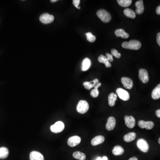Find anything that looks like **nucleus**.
Wrapping results in <instances>:
<instances>
[{
  "instance_id": "f257e3e1",
  "label": "nucleus",
  "mask_w": 160,
  "mask_h": 160,
  "mask_svg": "<svg viewBox=\"0 0 160 160\" xmlns=\"http://www.w3.org/2000/svg\"><path fill=\"white\" fill-rule=\"evenodd\" d=\"M141 44L139 41L133 40L129 42H124L122 44V47L125 49L132 50H138L141 48Z\"/></svg>"
},
{
  "instance_id": "f03ea898",
  "label": "nucleus",
  "mask_w": 160,
  "mask_h": 160,
  "mask_svg": "<svg viewBox=\"0 0 160 160\" xmlns=\"http://www.w3.org/2000/svg\"><path fill=\"white\" fill-rule=\"evenodd\" d=\"M98 17L104 23H108L111 20V16L106 10L101 9L98 10L97 12Z\"/></svg>"
},
{
  "instance_id": "7ed1b4c3",
  "label": "nucleus",
  "mask_w": 160,
  "mask_h": 160,
  "mask_svg": "<svg viewBox=\"0 0 160 160\" xmlns=\"http://www.w3.org/2000/svg\"><path fill=\"white\" fill-rule=\"evenodd\" d=\"M89 109V104L86 100H81L79 101L77 106V110L79 114H85L88 111Z\"/></svg>"
},
{
  "instance_id": "20e7f679",
  "label": "nucleus",
  "mask_w": 160,
  "mask_h": 160,
  "mask_svg": "<svg viewBox=\"0 0 160 160\" xmlns=\"http://www.w3.org/2000/svg\"><path fill=\"white\" fill-rule=\"evenodd\" d=\"M65 129V125L63 122L58 121L56 122L54 125L51 126L50 130L54 133H59L62 132Z\"/></svg>"
},
{
  "instance_id": "39448f33",
  "label": "nucleus",
  "mask_w": 160,
  "mask_h": 160,
  "mask_svg": "<svg viewBox=\"0 0 160 160\" xmlns=\"http://www.w3.org/2000/svg\"><path fill=\"white\" fill-rule=\"evenodd\" d=\"M54 19V17L53 15H50L48 13H43L42 14L40 17V20L41 22L45 24L52 23Z\"/></svg>"
},
{
  "instance_id": "423d86ee",
  "label": "nucleus",
  "mask_w": 160,
  "mask_h": 160,
  "mask_svg": "<svg viewBox=\"0 0 160 160\" xmlns=\"http://www.w3.org/2000/svg\"><path fill=\"white\" fill-rule=\"evenodd\" d=\"M137 146L141 151L144 153H147L149 151V144L145 139H140L138 140Z\"/></svg>"
},
{
  "instance_id": "0eeeda50",
  "label": "nucleus",
  "mask_w": 160,
  "mask_h": 160,
  "mask_svg": "<svg viewBox=\"0 0 160 160\" xmlns=\"http://www.w3.org/2000/svg\"><path fill=\"white\" fill-rule=\"evenodd\" d=\"M116 93L118 96L121 99L125 101H127L130 99V95L129 93L123 89H117Z\"/></svg>"
},
{
  "instance_id": "6e6552de",
  "label": "nucleus",
  "mask_w": 160,
  "mask_h": 160,
  "mask_svg": "<svg viewBox=\"0 0 160 160\" xmlns=\"http://www.w3.org/2000/svg\"><path fill=\"white\" fill-rule=\"evenodd\" d=\"M81 141V138L80 137L74 136L69 138L67 141V143L70 147H73L79 145Z\"/></svg>"
},
{
  "instance_id": "1a4fd4ad",
  "label": "nucleus",
  "mask_w": 160,
  "mask_h": 160,
  "mask_svg": "<svg viewBox=\"0 0 160 160\" xmlns=\"http://www.w3.org/2000/svg\"><path fill=\"white\" fill-rule=\"evenodd\" d=\"M138 125L139 126L140 128L142 129H146V130H149L153 128L154 127V124L152 121H143V120H140L138 123Z\"/></svg>"
},
{
  "instance_id": "9d476101",
  "label": "nucleus",
  "mask_w": 160,
  "mask_h": 160,
  "mask_svg": "<svg viewBox=\"0 0 160 160\" xmlns=\"http://www.w3.org/2000/svg\"><path fill=\"white\" fill-rule=\"evenodd\" d=\"M139 78L143 83H148L149 81L148 71L145 69H140L139 71Z\"/></svg>"
},
{
  "instance_id": "9b49d317",
  "label": "nucleus",
  "mask_w": 160,
  "mask_h": 160,
  "mask_svg": "<svg viewBox=\"0 0 160 160\" xmlns=\"http://www.w3.org/2000/svg\"><path fill=\"white\" fill-rule=\"evenodd\" d=\"M125 121L126 126L128 127V128L132 129L135 126L136 121L135 118L132 116H126L125 117Z\"/></svg>"
},
{
  "instance_id": "f8f14e48",
  "label": "nucleus",
  "mask_w": 160,
  "mask_h": 160,
  "mask_svg": "<svg viewBox=\"0 0 160 160\" xmlns=\"http://www.w3.org/2000/svg\"><path fill=\"white\" fill-rule=\"evenodd\" d=\"M116 121L114 117H110L108 119L107 122L106 124V129L108 131H111L115 127Z\"/></svg>"
},
{
  "instance_id": "ddd939ff",
  "label": "nucleus",
  "mask_w": 160,
  "mask_h": 160,
  "mask_svg": "<svg viewBox=\"0 0 160 160\" xmlns=\"http://www.w3.org/2000/svg\"><path fill=\"white\" fill-rule=\"evenodd\" d=\"M121 81L126 88L130 89L133 86V81L130 78L126 77H122L121 79Z\"/></svg>"
},
{
  "instance_id": "4468645a",
  "label": "nucleus",
  "mask_w": 160,
  "mask_h": 160,
  "mask_svg": "<svg viewBox=\"0 0 160 160\" xmlns=\"http://www.w3.org/2000/svg\"><path fill=\"white\" fill-rule=\"evenodd\" d=\"M30 158V160H44V157L42 154L37 151L31 152Z\"/></svg>"
},
{
  "instance_id": "2eb2a0df",
  "label": "nucleus",
  "mask_w": 160,
  "mask_h": 160,
  "mask_svg": "<svg viewBox=\"0 0 160 160\" xmlns=\"http://www.w3.org/2000/svg\"><path fill=\"white\" fill-rule=\"evenodd\" d=\"M99 83V79H95L91 81H85L83 83V85L86 89L90 90Z\"/></svg>"
},
{
  "instance_id": "dca6fc26",
  "label": "nucleus",
  "mask_w": 160,
  "mask_h": 160,
  "mask_svg": "<svg viewBox=\"0 0 160 160\" xmlns=\"http://www.w3.org/2000/svg\"><path fill=\"white\" fill-rule=\"evenodd\" d=\"M104 141V136L99 135L96 136L93 138L91 141V145L93 146H96L97 145L102 144Z\"/></svg>"
},
{
  "instance_id": "f3484780",
  "label": "nucleus",
  "mask_w": 160,
  "mask_h": 160,
  "mask_svg": "<svg viewBox=\"0 0 160 160\" xmlns=\"http://www.w3.org/2000/svg\"><path fill=\"white\" fill-rule=\"evenodd\" d=\"M135 6H136V13L137 14H141L144 12V6L143 5V1L141 0L137 1L135 3Z\"/></svg>"
},
{
  "instance_id": "a211bd4d",
  "label": "nucleus",
  "mask_w": 160,
  "mask_h": 160,
  "mask_svg": "<svg viewBox=\"0 0 160 160\" xmlns=\"http://www.w3.org/2000/svg\"><path fill=\"white\" fill-rule=\"evenodd\" d=\"M117 95L114 93H111L108 95V104L110 106L112 107L114 106L115 102L117 99Z\"/></svg>"
},
{
  "instance_id": "6ab92c4d",
  "label": "nucleus",
  "mask_w": 160,
  "mask_h": 160,
  "mask_svg": "<svg viewBox=\"0 0 160 160\" xmlns=\"http://www.w3.org/2000/svg\"><path fill=\"white\" fill-rule=\"evenodd\" d=\"M152 99L157 100L160 98V84H158L153 90L152 93Z\"/></svg>"
},
{
  "instance_id": "aec40b11",
  "label": "nucleus",
  "mask_w": 160,
  "mask_h": 160,
  "mask_svg": "<svg viewBox=\"0 0 160 160\" xmlns=\"http://www.w3.org/2000/svg\"><path fill=\"white\" fill-rule=\"evenodd\" d=\"M115 34L117 37H121L123 38H128L129 34L123 29H118L115 31Z\"/></svg>"
},
{
  "instance_id": "412c9836",
  "label": "nucleus",
  "mask_w": 160,
  "mask_h": 160,
  "mask_svg": "<svg viewBox=\"0 0 160 160\" xmlns=\"http://www.w3.org/2000/svg\"><path fill=\"white\" fill-rule=\"evenodd\" d=\"M136 137V134L134 132H131L126 134L124 137V140L126 142H130L135 140Z\"/></svg>"
},
{
  "instance_id": "4be33fe9",
  "label": "nucleus",
  "mask_w": 160,
  "mask_h": 160,
  "mask_svg": "<svg viewBox=\"0 0 160 160\" xmlns=\"http://www.w3.org/2000/svg\"><path fill=\"white\" fill-rule=\"evenodd\" d=\"M91 65V60L88 58H85V59L83 60L82 62V71H85L88 70L90 68Z\"/></svg>"
},
{
  "instance_id": "5701e85b",
  "label": "nucleus",
  "mask_w": 160,
  "mask_h": 160,
  "mask_svg": "<svg viewBox=\"0 0 160 160\" xmlns=\"http://www.w3.org/2000/svg\"><path fill=\"white\" fill-rule=\"evenodd\" d=\"M124 152V149L120 145H116L112 149V153L115 156H118L123 154Z\"/></svg>"
},
{
  "instance_id": "b1692460",
  "label": "nucleus",
  "mask_w": 160,
  "mask_h": 160,
  "mask_svg": "<svg viewBox=\"0 0 160 160\" xmlns=\"http://www.w3.org/2000/svg\"><path fill=\"white\" fill-rule=\"evenodd\" d=\"M98 60L100 63L104 64L106 68L111 67V64H110V62L108 61L106 57L105 56L103 55H100L98 58Z\"/></svg>"
},
{
  "instance_id": "393cba45",
  "label": "nucleus",
  "mask_w": 160,
  "mask_h": 160,
  "mask_svg": "<svg viewBox=\"0 0 160 160\" xmlns=\"http://www.w3.org/2000/svg\"><path fill=\"white\" fill-rule=\"evenodd\" d=\"M124 13L127 17L134 19L136 17V13L130 9H126L124 10Z\"/></svg>"
},
{
  "instance_id": "a878e982",
  "label": "nucleus",
  "mask_w": 160,
  "mask_h": 160,
  "mask_svg": "<svg viewBox=\"0 0 160 160\" xmlns=\"http://www.w3.org/2000/svg\"><path fill=\"white\" fill-rule=\"evenodd\" d=\"M9 152L8 149L6 147L0 148V159H5L8 156Z\"/></svg>"
},
{
  "instance_id": "bb28decb",
  "label": "nucleus",
  "mask_w": 160,
  "mask_h": 160,
  "mask_svg": "<svg viewBox=\"0 0 160 160\" xmlns=\"http://www.w3.org/2000/svg\"><path fill=\"white\" fill-rule=\"evenodd\" d=\"M73 156L74 158L77 160H85L86 159V156L85 154L80 151H77L73 153Z\"/></svg>"
},
{
  "instance_id": "cd10ccee",
  "label": "nucleus",
  "mask_w": 160,
  "mask_h": 160,
  "mask_svg": "<svg viewBox=\"0 0 160 160\" xmlns=\"http://www.w3.org/2000/svg\"><path fill=\"white\" fill-rule=\"evenodd\" d=\"M117 2L120 6L124 7H127L130 6L132 4L131 0H118Z\"/></svg>"
},
{
  "instance_id": "c85d7f7f",
  "label": "nucleus",
  "mask_w": 160,
  "mask_h": 160,
  "mask_svg": "<svg viewBox=\"0 0 160 160\" xmlns=\"http://www.w3.org/2000/svg\"><path fill=\"white\" fill-rule=\"evenodd\" d=\"M85 35L87 37V40L90 42H93L95 41L96 39L95 36L93 35L91 32H87L85 34Z\"/></svg>"
},
{
  "instance_id": "c756f323",
  "label": "nucleus",
  "mask_w": 160,
  "mask_h": 160,
  "mask_svg": "<svg viewBox=\"0 0 160 160\" xmlns=\"http://www.w3.org/2000/svg\"><path fill=\"white\" fill-rule=\"evenodd\" d=\"M111 55L112 56H114L115 58H120L122 56L121 54L118 53L117 50L114 49L111 50Z\"/></svg>"
},
{
  "instance_id": "7c9ffc66",
  "label": "nucleus",
  "mask_w": 160,
  "mask_h": 160,
  "mask_svg": "<svg viewBox=\"0 0 160 160\" xmlns=\"http://www.w3.org/2000/svg\"><path fill=\"white\" fill-rule=\"evenodd\" d=\"M99 89H93L91 91V92H90V95L92 97H94V98H96L97 97L99 96Z\"/></svg>"
},
{
  "instance_id": "2f4dec72",
  "label": "nucleus",
  "mask_w": 160,
  "mask_h": 160,
  "mask_svg": "<svg viewBox=\"0 0 160 160\" xmlns=\"http://www.w3.org/2000/svg\"><path fill=\"white\" fill-rule=\"evenodd\" d=\"M73 4L74 5V6L77 8L79 9H80V7L79 6L80 3V0H73Z\"/></svg>"
},
{
  "instance_id": "473e14b6",
  "label": "nucleus",
  "mask_w": 160,
  "mask_h": 160,
  "mask_svg": "<svg viewBox=\"0 0 160 160\" xmlns=\"http://www.w3.org/2000/svg\"><path fill=\"white\" fill-rule=\"evenodd\" d=\"M106 55L107 58L108 60L110 62H112L113 61V57H112V55L110 54H108V53H106Z\"/></svg>"
},
{
  "instance_id": "72a5a7b5",
  "label": "nucleus",
  "mask_w": 160,
  "mask_h": 160,
  "mask_svg": "<svg viewBox=\"0 0 160 160\" xmlns=\"http://www.w3.org/2000/svg\"><path fill=\"white\" fill-rule=\"evenodd\" d=\"M157 42L158 45L160 46V32L158 33L157 36Z\"/></svg>"
},
{
  "instance_id": "f704fd0d",
  "label": "nucleus",
  "mask_w": 160,
  "mask_h": 160,
  "mask_svg": "<svg viewBox=\"0 0 160 160\" xmlns=\"http://www.w3.org/2000/svg\"><path fill=\"white\" fill-rule=\"evenodd\" d=\"M156 13L158 15H160V5L158 6L156 9Z\"/></svg>"
},
{
  "instance_id": "c9c22d12",
  "label": "nucleus",
  "mask_w": 160,
  "mask_h": 160,
  "mask_svg": "<svg viewBox=\"0 0 160 160\" xmlns=\"http://www.w3.org/2000/svg\"><path fill=\"white\" fill-rule=\"evenodd\" d=\"M101 85V84L100 83H99L98 84L96 85L95 86H94V89H98L99 88L100 86Z\"/></svg>"
},
{
  "instance_id": "e433bc0d",
  "label": "nucleus",
  "mask_w": 160,
  "mask_h": 160,
  "mask_svg": "<svg viewBox=\"0 0 160 160\" xmlns=\"http://www.w3.org/2000/svg\"><path fill=\"white\" fill-rule=\"evenodd\" d=\"M156 114L158 118H160V110H158L156 111Z\"/></svg>"
},
{
  "instance_id": "4c0bfd02",
  "label": "nucleus",
  "mask_w": 160,
  "mask_h": 160,
  "mask_svg": "<svg viewBox=\"0 0 160 160\" xmlns=\"http://www.w3.org/2000/svg\"><path fill=\"white\" fill-rule=\"evenodd\" d=\"M129 160H138V159L137 157H131V158H130Z\"/></svg>"
},
{
  "instance_id": "58836bf2",
  "label": "nucleus",
  "mask_w": 160,
  "mask_h": 160,
  "mask_svg": "<svg viewBox=\"0 0 160 160\" xmlns=\"http://www.w3.org/2000/svg\"><path fill=\"white\" fill-rule=\"evenodd\" d=\"M101 160H108V158L106 156H104L102 158H101Z\"/></svg>"
},
{
  "instance_id": "ea45409f",
  "label": "nucleus",
  "mask_w": 160,
  "mask_h": 160,
  "mask_svg": "<svg viewBox=\"0 0 160 160\" xmlns=\"http://www.w3.org/2000/svg\"><path fill=\"white\" fill-rule=\"evenodd\" d=\"M101 157H98L97 158L96 160H101Z\"/></svg>"
},
{
  "instance_id": "a19ab883",
  "label": "nucleus",
  "mask_w": 160,
  "mask_h": 160,
  "mask_svg": "<svg viewBox=\"0 0 160 160\" xmlns=\"http://www.w3.org/2000/svg\"><path fill=\"white\" fill-rule=\"evenodd\" d=\"M58 1L57 0H51V2H56V1Z\"/></svg>"
},
{
  "instance_id": "79ce46f5",
  "label": "nucleus",
  "mask_w": 160,
  "mask_h": 160,
  "mask_svg": "<svg viewBox=\"0 0 160 160\" xmlns=\"http://www.w3.org/2000/svg\"><path fill=\"white\" fill-rule=\"evenodd\" d=\"M158 142H159V144H160V138H159V139H158Z\"/></svg>"
}]
</instances>
